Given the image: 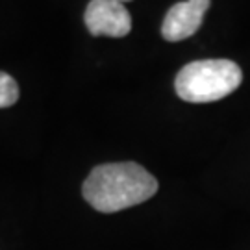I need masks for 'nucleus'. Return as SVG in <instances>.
Instances as JSON below:
<instances>
[{
  "label": "nucleus",
  "instance_id": "obj_6",
  "mask_svg": "<svg viewBox=\"0 0 250 250\" xmlns=\"http://www.w3.org/2000/svg\"><path fill=\"white\" fill-rule=\"evenodd\" d=\"M119 2H123V4H125V2H130V0H119Z\"/></svg>",
  "mask_w": 250,
  "mask_h": 250
},
{
  "label": "nucleus",
  "instance_id": "obj_5",
  "mask_svg": "<svg viewBox=\"0 0 250 250\" xmlns=\"http://www.w3.org/2000/svg\"><path fill=\"white\" fill-rule=\"evenodd\" d=\"M19 100V83L8 72L0 71V107L13 106Z\"/></svg>",
  "mask_w": 250,
  "mask_h": 250
},
{
  "label": "nucleus",
  "instance_id": "obj_3",
  "mask_svg": "<svg viewBox=\"0 0 250 250\" xmlns=\"http://www.w3.org/2000/svg\"><path fill=\"white\" fill-rule=\"evenodd\" d=\"M91 36L125 37L132 30V15L119 0H91L83 13Z\"/></svg>",
  "mask_w": 250,
  "mask_h": 250
},
{
  "label": "nucleus",
  "instance_id": "obj_1",
  "mask_svg": "<svg viewBox=\"0 0 250 250\" xmlns=\"http://www.w3.org/2000/svg\"><path fill=\"white\" fill-rule=\"evenodd\" d=\"M156 191L158 180L135 161L99 165L91 170L82 188L83 198L102 213L143 204Z\"/></svg>",
  "mask_w": 250,
  "mask_h": 250
},
{
  "label": "nucleus",
  "instance_id": "obj_4",
  "mask_svg": "<svg viewBox=\"0 0 250 250\" xmlns=\"http://www.w3.org/2000/svg\"><path fill=\"white\" fill-rule=\"evenodd\" d=\"M209 4L211 0H186V2L174 4L167 11L163 24H161L163 39L176 43V41H184L188 37L195 36L200 30L202 19Z\"/></svg>",
  "mask_w": 250,
  "mask_h": 250
},
{
  "label": "nucleus",
  "instance_id": "obj_2",
  "mask_svg": "<svg viewBox=\"0 0 250 250\" xmlns=\"http://www.w3.org/2000/svg\"><path fill=\"white\" fill-rule=\"evenodd\" d=\"M243 82L239 65L232 60H200L176 74L174 89L182 100L206 104L228 97Z\"/></svg>",
  "mask_w": 250,
  "mask_h": 250
}]
</instances>
